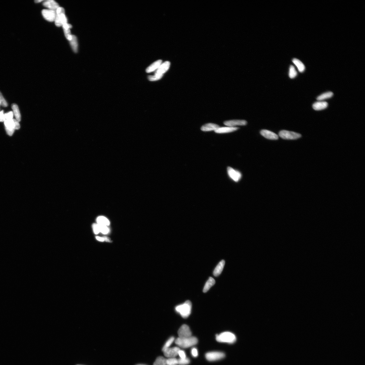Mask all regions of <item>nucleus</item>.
Here are the masks:
<instances>
[{
    "instance_id": "9",
    "label": "nucleus",
    "mask_w": 365,
    "mask_h": 365,
    "mask_svg": "<svg viewBox=\"0 0 365 365\" xmlns=\"http://www.w3.org/2000/svg\"><path fill=\"white\" fill-rule=\"evenodd\" d=\"M42 14L44 19L48 21L53 22L55 20L56 15V11L44 9L42 11Z\"/></svg>"
},
{
    "instance_id": "32",
    "label": "nucleus",
    "mask_w": 365,
    "mask_h": 365,
    "mask_svg": "<svg viewBox=\"0 0 365 365\" xmlns=\"http://www.w3.org/2000/svg\"><path fill=\"white\" fill-rule=\"evenodd\" d=\"M167 365H177L178 360L175 358H170L167 360Z\"/></svg>"
},
{
    "instance_id": "15",
    "label": "nucleus",
    "mask_w": 365,
    "mask_h": 365,
    "mask_svg": "<svg viewBox=\"0 0 365 365\" xmlns=\"http://www.w3.org/2000/svg\"><path fill=\"white\" fill-rule=\"evenodd\" d=\"M44 6L49 9V10L56 11L59 7V5L53 0H48L43 3Z\"/></svg>"
},
{
    "instance_id": "38",
    "label": "nucleus",
    "mask_w": 365,
    "mask_h": 365,
    "mask_svg": "<svg viewBox=\"0 0 365 365\" xmlns=\"http://www.w3.org/2000/svg\"><path fill=\"white\" fill-rule=\"evenodd\" d=\"M191 353L193 357H196L198 356V351H197V349L195 348H193L191 350Z\"/></svg>"
},
{
    "instance_id": "12",
    "label": "nucleus",
    "mask_w": 365,
    "mask_h": 365,
    "mask_svg": "<svg viewBox=\"0 0 365 365\" xmlns=\"http://www.w3.org/2000/svg\"><path fill=\"white\" fill-rule=\"evenodd\" d=\"M247 122L245 120H230L225 121L224 122V124L226 126L229 127H234L236 126H243L247 125Z\"/></svg>"
},
{
    "instance_id": "11",
    "label": "nucleus",
    "mask_w": 365,
    "mask_h": 365,
    "mask_svg": "<svg viewBox=\"0 0 365 365\" xmlns=\"http://www.w3.org/2000/svg\"><path fill=\"white\" fill-rule=\"evenodd\" d=\"M180 349L177 347L172 348H169L164 350L163 352L164 356L166 357L170 358H175L178 355V353Z\"/></svg>"
},
{
    "instance_id": "2",
    "label": "nucleus",
    "mask_w": 365,
    "mask_h": 365,
    "mask_svg": "<svg viewBox=\"0 0 365 365\" xmlns=\"http://www.w3.org/2000/svg\"><path fill=\"white\" fill-rule=\"evenodd\" d=\"M192 309V304L189 300L186 301L183 304L179 305L175 308L176 312L184 319L188 318L190 315Z\"/></svg>"
},
{
    "instance_id": "27",
    "label": "nucleus",
    "mask_w": 365,
    "mask_h": 365,
    "mask_svg": "<svg viewBox=\"0 0 365 365\" xmlns=\"http://www.w3.org/2000/svg\"><path fill=\"white\" fill-rule=\"evenodd\" d=\"M153 365H167V360L163 357H159L154 362Z\"/></svg>"
},
{
    "instance_id": "14",
    "label": "nucleus",
    "mask_w": 365,
    "mask_h": 365,
    "mask_svg": "<svg viewBox=\"0 0 365 365\" xmlns=\"http://www.w3.org/2000/svg\"><path fill=\"white\" fill-rule=\"evenodd\" d=\"M260 134L265 138L270 140H277L278 136L272 131L267 130H263L260 131Z\"/></svg>"
},
{
    "instance_id": "17",
    "label": "nucleus",
    "mask_w": 365,
    "mask_h": 365,
    "mask_svg": "<svg viewBox=\"0 0 365 365\" xmlns=\"http://www.w3.org/2000/svg\"><path fill=\"white\" fill-rule=\"evenodd\" d=\"M225 262V260H222L220 261L217 265L213 271V275L215 277H217L222 273Z\"/></svg>"
},
{
    "instance_id": "40",
    "label": "nucleus",
    "mask_w": 365,
    "mask_h": 365,
    "mask_svg": "<svg viewBox=\"0 0 365 365\" xmlns=\"http://www.w3.org/2000/svg\"><path fill=\"white\" fill-rule=\"evenodd\" d=\"M178 355L181 358L183 359L186 357V354L184 351L180 350L179 352Z\"/></svg>"
},
{
    "instance_id": "31",
    "label": "nucleus",
    "mask_w": 365,
    "mask_h": 365,
    "mask_svg": "<svg viewBox=\"0 0 365 365\" xmlns=\"http://www.w3.org/2000/svg\"><path fill=\"white\" fill-rule=\"evenodd\" d=\"M178 364L179 365H186L189 364L190 363V361L189 359L187 358H179L178 360Z\"/></svg>"
},
{
    "instance_id": "47",
    "label": "nucleus",
    "mask_w": 365,
    "mask_h": 365,
    "mask_svg": "<svg viewBox=\"0 0 365 365\" xmlns=\"http://www.w3.org/2000/svg\"><path fill=\"white\" fill-rule=\"evenodd\" d=\"M1 105V103H0V105Z\"/></svg>"
},
{
    "instance_id": "16",
    "label": "nucleus",
    "mask_w": 365,
    "mask_h": 365,
    "mask_svg": "<svg viewBox=\"0 0 365 365\" xmlns=\"http://www.w3.org/2000/svg\"><path fill=\"white\" fill-rule=\"evenodd\" d=\"M238 129L239 128L237 127H220L214 131L215 133H217L223 134L233 132V131H237Z\"/></svg>"
},
{
    "instance_id": "20",
    "label": "nucleus",
    "mask_w": 365,
    "mask_h": 365,
    "mask_svg": "<svg viewBox=\"0 0 365 365\" xmlns=\"http://www.w3.org/2000/svg\"><path fill=\"white\" fill-rule=\"evenodd\" d=\"M162 61L161 60H158L155 62L154 63L151 64L150 66L146 69V72L147 73H150L157 70L159 67L160 65L162 64Z\"/></svg>"
},
{
    "instance_id": "26",
    "label": "nucleus",
    "mask_w": 365,
    "mask_h": 365,
    "mask_svg": "<svg viewBox=\"0 0 365 365\" xmlns=\"http://www.w3.org/2000/svg\"><path fill=\"white\" fill-rule=\"evenodd\" d=\"M98 224L108 226L110 224L109 221L106 217L101 216L98 217L97 220Z\"/></svg>"
},
{
    "instance_id": "21",
    "label": "nucleus",
    "mask_w": 365,
    "mask_h": 365,
    "mask_svg": "<svg viewBox=\"0 0 365 365\" xmlns=\"http://www.w3.org/2000/svg\"><path fill=\"white\" fill-rule=\"evenodd\" d=\"M12 108L13 110L14 114L15 117L16 119L18 121L20 122L21 119V116L19 107L17 104H12Z\"/></svg>"
},
{
    "instance_id": "42",
    "label": "nucleus",
    "mask_w": 365,
    "mask_h": 365,
    "mask_svg": "<svg viewBox=\"0 0 365 365\" xmlns=\"http://www.w3.org/2000/svg\"><path fill=\"white\" fill-rule=\"evenodd\" d=\"M62 26L63 29H70L72 27V26L71 25L69 24H68L67 23L64 24Z\"/></svg>"
},
{
    "instance_id": "33",
    "label": "nucleus",
    "mask_w": 365,
    "mask_h": 365,
    "mask_svg": "<svg viewBox=\"0 0 365 365\" xmlns=\"http://www.w3.org/2000/svg\"><path fill=\"white\" fill-rule=\"evenodd\" d=\"M163 76L158 75L155 74L154 76H150L148 77V79L151 81H156L160 79Z\"/></svg>"
},
{
    "instance_id": "48",
    "label": "nucleus",
    "mask_w": 365,
    "mask_h": 365,
    "mask_svg": "<svg viewBox=\"0 0 365 365\" xmlns=\"http://www.w3.org/2000/svg\"></svg>"
},
{
    "instance_id": "24",
    "label": "nucleus",
    "mask_w": 365,
    "mask_h": 365,
    "mask_svg": "<svg viewBox=\"0 0 365 365\" xmlns=\"http://www.w3.org/2000/svg\"><path fill=\"white\" fill-rule=\"evenodd\" d=\"M70 41L71 47L73 52L77 53L78 51V43L77 37L75 36L72 35L71 39Z\"/></svg>"
},
{
    "instance_id": "39",
    "label": "nucleus",
    "mask_w": 365,
    "mask_h": 365,
    "mask_svg": "<svg viewBox=\"0 0 365 365\" xmlns=\"http://www.w3.org/2000/svg\"><path fill=\"white\" fill-rule=\"evenodd\" d=\"M3 110L0 112V122H4L5 120V114Z\"/></svg>"
},
{
    "instance_id": "1",
    "label": "nucleus",
    "mask_w": 365,
    "mask_h": 365,
    "mask_svg": "<svg viewBox=\"0 0 365 365\" xmlns=\"http://www.w3.org/2000/svg\"><path fill=\"white\" fill-rule=\"evenodd\" d=\"M198 340L195 337L181 338L178 337L175 341L176 345L182 348H187L196 345Z\"/></svg>"
},
{
    "instance_id": "46",
    "label": "nucleus",
    "mask_w": 365,
    "mask_h": 365,
    "mask_svg": "<svg viewBox=\"0 0 365 365\" xmlns=\"http://www.w3.org/2000/svg\"><path fill=\"white\" fill-rule=\"evenodd\" d=\"M145 365V364H137V365Z\"/></svg>"
},
{
    "instance_id": "10",
    "label": "nucleus",
    "mask_w": 365,
    "mask_h": 365,
    "mask_svg": "<svg viewBox=\"0 0 365 365\" xmlns=\"http://www.w3.org/2000/svg\"><path fill=\"white\" fill-rule=\"evenodd\" d=\"M227 172L230 177L236 182H238L241 178V174L240 172L229 167L227 169Z\"/></svg>"
},
{
    "instance_id": "8",
    "label": "nucleus",
    "mask_w": 365,
    "mask_h": 365,
    "mask_svg": "<svg viewBox=\"0 0 365 365\" xmlns=\"http://www.w3.org/2000/svg\"><path fill=\"white\" fill-rule=\"evenodd\" d=\"M5 129L9 135H13L15 130V124L13 119L5 120L4 121Z\"/></svg>"
},
{
    "instance_id": "43",
    "label": "nucleus",
    "mask_w": 365,
    "mask_h": 365,
    "mask_svg": "<svg viewBox=\"0 0 365 365\" xmlns=\"http://www.w3.org/2000/svg\"><path fill=\"white\" fill-rule=\"evenodd\" d=\"M96 239L98 241H104V239L103 237H98V236H97V237H96Z\"/></svg>"
},
{
    "instance_id": "4",
    "label": "nucleus",
    "mask_w": 365,
    "mask_h": 365,
    "mask_svg": "<svg viewBox=\"0 0 365 365\" xmlns=\"http://www.w3.org/2000/svg\"><path fill=\"white\" fill-rule=\"evenodd\" d=\"M56 12L55 21L56 26H61L64 24L67 23V18L66 16L65 10L63 8L59 7L56 10Z\"/></svg>"
},
{
    "instance_id": "13",
    "label": "nucleus",
    "mask_w": 365,
    "mask_h": 365,
    "mask_svg": "<svg viewBox=\"0 0 365 365\" xmlns=\"http://www.w3.org/2000/svg\"><path fill=\"white\" fill-rule=\"evenodd\" d=\"M170 66V63L169 61L164 62L161 64L155 74L158 75L163 76V74L165 73L168 70Z\"/></svg>"
},
{
    "instance_id": "7",
    "label": "nucleus",
    "mask_w": 365,
    "mask_h": 365,
    "mask_svg": "<svg viewBox=\"0 0 365 365\" xmlns=\"http://www.w3.org/2000/svg\"><path fill=\"white\" fill-rule=\"evenodd\" d=\"M178 334L179 338H184L192 336V333L188 326L186 325H183L179 328L178 331Z\"/></svg>"
},
{
    "instance_id": "22",
    "label": "nucleus",
    "mask_w": 365,
    "mask_h": 365,
    "mask_svg": "<svg viewBox=\"0 0 365 365\" xmlns=\"http://www.w3.org/2000/svg\"><path fill=\"white\" fill-rule=\"evenodd\" d=\"M215 281L213 278H209L204 286L203 292L204 293L207 292L211 287L215 285Z\"/></svg>"
},
{
    "instance_id": "45",
    "label": "nucleus",
    "mask_w": 365,
    "mask_h": 365,
    "mask_svg": "<svg viewBox=\"0 0 365 365\" xmlns=\"http://www.w3.org/2000/svg\"><path fill=\"white\" fill-rule=\"evenodd\" d=\"M43 0H41H41H38V1H35V2L36 3H39V2H43Z\"/></svg>"
},
{
    "instance_id": "35",
    "label": "nucleus",
    "mask_w": 365,
    "mask_h": 365,
    "mask_svg": "<svg viewBox=\"0 0 365 365\" xmlns=\"http://www.w3.org/2000/svg\"><path fill=\"white\" fill-rule=\"evenodd\" d=\"M66 37L69 41L71 40L72 35H71L70 29H63Z\"/></svg>"
},
{
    "instance_id": "3",
    "label": "nucleus",
    "mask_w": 365,
    "mask_h": 365,
    "mask_svg": "<svg viewBox=\"0 0 365 365\" xmlns=\"http://www.w3.org/2000/svg\"><path fill=\"white\" fill-rule=\"evenodd\" d=\"M216 337L217 340L220 343H233L236 342V339L235 335L229 332H224L220 334H217Z\"/></svg>"
},
{
    "instance_id": "25",
    "label": "nucleus",
    "mask_w": 365,
    "mask_h": 365,
    "mask_svg": "<svg viewBox=\"0 0 365 365\" xmlns=\"http://www.w3.org/2000/svg\"><path fill=\"white\" fill-rule=\"evenodd\" d=\"M333 94L332 92H328L325 93L317 97V100L318 101H322L324 100L327 99L331 98L333 96Z\"/></svg>"
},
{
    "instance_id": "36",
    "label": "nucleus",
    "mask_w": 365,
    "mask_h": 365,
    "mask_svg": "<svg viewBox=\"0 0 365 365\" xmlns=\"http://www.w3.org/2000/svg\"><path fill=\"white\" fill-rule=\"evenodd\" d=\"M5 116L6 120L13 119V112L10 111L8 113L5 114Z\"/></svg>"
},
{
    "instance_id": "29",
    "label": "nucleus",
    "mask_w": 365,
    "mask_h": 365,
    "mask_svg": "<svg viewBox=\"0 0 365 365\" xmlns=\"http://www.w3.org/2000/svg\"><path fill=\"white\" fill-rule=\"evenodd\" d=\"M174 340L175 338L173 337H172L170 338L167 341L165 345H164V346L162 349L163 351L164 350H165L166 349L169 348V346L172 345Z\"/></svg>"
},
{
    "instance_id": "18",
    "label": "nucleus",
    "mask_w": 365,
    "mask_h": 365,
    "mask_svg": "<svg viewBox=\"0 0 365 365\" xmlns=\"http://www.w3.org/2000/svg\"><path fill=\"white\" fill-rule=\"evenodd\" d=\"M220 127L219 125L217 124L213 123H209L203 125L201 128V130L202 131H215Z\"/></svg>"
},
{
    "instance_id": "30",
    "label": "nucleus",
    "mask_w": 365,
    "mask_h": 365,
    "mask_svg": "<svg viewBox=\"0 0 365 365\" xmlns=\"http://www.w3.org/2000/svg\"><path fill=\"white\" fill-rule=\"evenodd\" d=\"M98 225L100 231L103 233V234H107L109 232V229L106 225H100V224H98Z\"/></svg>"
},
{
    "instance_id": "41",
    "label": "nucleus",
    "mask_w": 365,
    "mask_h": 365,
    "mask_svg": "<svg viewBox=\"0 0 365 365\" xmlns=\"http://www.w3.org/2000/svg\"><path fill=\"white\" fill-rule=\"evenodd\" d=\"M15 124V130H19L20 128V125L19 121L16 119H13Z\"/></svg>"
},
{
    "instance_id": "23",
    "label": "nucleus",
    "mask_w": 365,
    "mask_h": 365,
    "mask_svg": "<svg viewBox=\"0 0 365 365\" xmlns=\"http://www.w3.org/2000/svg\"><path fill=\"white\" fill-rule=\"evenodd\" d=\"M292 61L296 66L297 67L300 72L303 73L304 71L305 67L303 63L300 60L295 58Z\"/></svg>"
},
{
    "instance_id": "44",
    "label": "nucleus",
    "mask_w": 365,
    "mask_h": 365,
    "mask_svg": "<svg viewBox=\"0 0 365 365\" xmlns=\"http://www.w3.org/2000/svg\"><path fill=\"white\" fill-rule=\"evenodd\" d=\"M103 237L104 239V241H106L108 242H111V241L110 239L108 237Z\"/></svg>"
},
{
    "instance_id": "19",
    "label": "nucleus",
    "mask_w": 365,
    "mask_h": 365,
    "mask_svg": "<svg viewBox=\"0 0 365 365\" xmlns=\"http://www.w3.org/2000/svg\"><path fill=\"white\" fill-rule=\"evenodd\" d=\"M328 106V103L326 101H319L314 103L312 107L314 110L319 111L326 108Z\"/></svg>"
},
{
    "instance_id": "34",
    "label": "nucleus",
    "mask_w": 365,
    "mask_h": 365,
    "mask_svg": "<svg viewBox=\"0 0 365 365\" xmlns=\"http://www.w3.org/2000/svg\"><path fill=\"white\" fill-rule=\"evenodd\" d=\"M0 103H1V105L3 107H7L8 106V104L6 101H5L4 97H3V95L1 92H0Z\"/></svg>"
},
{
    "instance_id": "37",
    "label": "nucleus",
    "mask_w": 365,
    "mask_h": 365,
    "mask_svg": "<svg viewBox=\"0 0 365 365\" xmlns=\"http://www.w3.org/2000/svg\"><path fill=\"white\" fill-rule=\"evenodd\" d=\"M93 228L95 234H97L100 232V230L99 229L98 224H93Z\"/></svg>"
},
{
    "instance_id": "6",
    "label": "nucleus",
    "mask_w": 365,
    "mask_h": 365,
    "mask_svg": "<svg viewBox=\"0 0 365 365\" xmlns=\"http://www.w3.org/2000/svg\"><path fill=\"white\" fill-rule=\"evenodd\" d=\"M225 354L220 352H212L207 353L205 357L207 360L210 361H213L221 360L225 357Z\"/></svg>"
},
{
    "instance_id": "28",
    "label": "nucleus",
    "mask_w": 365,
    "mask_h": 365,
    "mask_svg": "<svg viewBox=\"0 0 365 365\" xmlns=\"http://www.w3.org/2000/svg\"><path fill=\"white\" fill-rule=\"evenodd\" d=\"M297 75V73L295 67L292 65L289 68V76L290 78L294 79Z\"/></svg>"
},
{
    "instance_id": "5",
    "label": "nucleus",
    "mask_w": 365,
    "mask_h": 365,
    "mask_svg": "<svg viewBox=\"0 0 365 365\" xmlns=\"http://www.w3.org/2000/svg\"><path fill=\"white\" fill-rule=\"evenodd\" d=\"M279 136L281 138L287 140L297 139L301 137V135L300 134L286 130L280 131Z\"/></svg>"
}]
</instances>
